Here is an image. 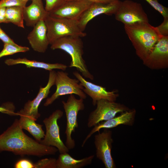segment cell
I'll list each match as a JSON object with an SVG mask.
<instances>
[{"label":"cell","instance_id":"484cf974","mask_svg":"<svg viewBox=\"0 0 168 168\" xmlns=\"http://www.w3.org/2000/svg\"><path fill=\"white\" fill-rule=\"evenodd\" d=\"M45 4V8L49 13L56 9L67 0H44Z\"/></svg>","mask_w":168,"mask_h":168},{"label":"cell","instance_id":"e575fe53","mask_svg":"<svg viewBox=\"0 0 168 168\" xmlns=\"http://www.w3.org/2000/svg\"></svg>","mask_w":168,"mask_h":168},{"label":"cell","instance_id":"277c9868","mask_svg":"<svg viewBox=\"0 0 168 168\" xmlns=\"http://www.w3.org/2000/svg\"><path fill=\"white\" fill-rule=\"evenodd\" d=\"M44 22L50 45L56 40L64 37L73 36L82 38L86 35L80 28L77 20L55 17L49 15Z\"/></svg>","mask_w":168,"mask_h":168},{"label":"cell","instance_id":"44dd1931","mask_svg":"<svg viewBox=\"0 0 168 168\" xmlns=\"http://www.w3.org/2000/svg\"><path fill=\"white\" fill-rule=\"evenodd\" d=\"M94 157L92 155L77 160L68 153L60 154L56 159V168H82L90 165Z\"/></svg>","mask_w":168,"mask_h":168},{"label":"cell","instance_id":"4316f807","mask_svg":"<svg viewBox=\"0 0 168 168\" xmlns=\"http://www.w3.org/2000/svg\"><path fill=\"white\" fill-rule=\"evenodd\" d=\"M28 1L22 0H1L0 8L18 6L23 7L26 6Z\"/></svg>","mask_w":168,"mask_h":168},{"label":"cell","instance_id":"9a60e30c","mask_svg":"<svg viewBox=\"0 0 168 168\" xmlns=\"http://www.w3.org/2000/svg\"><path fill=\"white\" fill-rule=\"evenodd\" d=\"M136 111L135 109L129 110L121 113L119 115L108 120L101 122L93 127L84 140L82 147H83L87 140L97 132H99L101 129H110L120 125L133 126L135 120Z\"/></svg>","mask_w":168,"mask_h":168},{"label":"cell","instance_id":"d6986e66","mask_svg":"<svg viewBox=\"0 0 168 168\" xmlns=\"http://www.w3.org/2000/svg\"><path fill=\"white\" fill-rule=\"evenodd\" d=\"M168 58V36H163L144 60L150 63L167 62Z\"/></svg>","mask_w":168,"mask_h":168},{"label":"cell","instance_id":"30bf717a","mask_svg":"<svg viewBox=\"0 0 168 168\" xmlns=\"http://www.w3.org/2000/svg\"><path fill=\"white\" fill-rule=\"evenodd\" d=\"M111 131L104 129L101 133L95 135L94 143L96 157L103 163L106 168L116 167L111 154L113 140Z\"/></svg>","mask_w":168,"mask_h":168},{"label":"cell","instance_id":"6da1fadb","mask_svg":"<svg viewBox=\"0 0 168 168\" xmlns=\"http://www.w3.org/2000/svg\"><path fill=\"white\" fill-rule=\"evenodd\" d=\"M12 152L16 155L40 157L54 155L58 151L56 147L42 144L26 135L16 119L7 129L0 134V152Z\"/></svg>","mask_w":168,"mask_h":168},{"label":"cell","instance_id":"ac0fdd59","mask_svg":"<svg viewBox=\"0 0 168 168\" xmlns=\"http://www.w3.org/2000/svg\"><path fill=\"white\" fill-rule=\"evenodd\" d=\"M5 63L11 66L18 64L25 65L27 68H40L49 71L54 69H58L65 71L68 68L66 65L60 63H50L34 60H30L26 58H18L16 59L8 58L5 61Z\"/></svg>","mask_w":168,"mask_h":168},{"label":"cell","instance_id":"e0dca14e","mask_svg":"<svg viewBox=\"0 0 168 168\" xmlns=\"http://www.w3.org/2000/svg\"><path fill=\"white\" fill-rule=\"evenodd\" d=\"M49 15L42 0H32L30 5L23 8L24 20L28 27H33L39 21H44Z\"/></svg>","mask_w":168,"mask_h":168},{"label":"cell","instance_id":"7a4b0ae2","mask_svg":"<svg viewBox=\"0 0 168 168\" xmlns=\"http://www.w3.org/2000/svg\"><path fill=\"white\" fill-rule=\"evenodd\" d=\"M126 34L136 50L137 54L144 60L163 36L156 27L147 22L124 26Z\"/></svg>","mask_w":168,"mask_h":168},{"label":"cell","instance_id":"4fadbf2b","mask_svg":"<svg viewBox=\"0 0 168 168\" xmlns=\"http://www.w3.org/2000/svg\"><path fill=\"white\" fill-rule=\"evenodd\" d=\"M56 72L53 70L49 71V79L44 87L40 86L39 92L32 100H28L25 104L23 109L20 111L36 121L40 116L38 112V107L42 100L48 97L51 87L55 85Z\"/></svg>","mask_w":168,"mask_h":168},{"label":"cell","instance_id":"52a82bcc","mask_svg":"<svg viewBox=\"0 0 168 168\" xmlns=\"http://www.w3.org/2000/svg\"><path fill=\"white\" fill-rule=\"evenodd\" d=\"M63 114L61 110H57L43 120L46 133L44 138L39 142L44 145L56 147L60 154L68 153L69 151L60 138L59 128L57 123Z\"/></svg>","mask_w":168,"mask_h":168},{"label":"cell","instance_id":"8992f818","mask_svg":"<svg viewBox=\"0 0 168 168\" xmlns=\"http://www.w3.org/2000/svg\"><path fill=\"white\" fill-rule=\"evenodd\" d=\"M62 103L66 118V126L65 133L66 136L65 145L69 150L73 149L75 146V140L72 135L78 127L77 115L80 111L84 110L85 106L84 100L77 99L74 94L70 95L67 101Z\"/></svg>","mask_w":168,"mask_h":168},{"label":"cell","instance_id":"8fae6325","mask_svg":"<svg viewBox=\"0 0 168 168\" xmlns=\"http://www.w3.org/2000/svg\"><path fill=\"white\" fill-rule=\"evenodd\" d=\"M93 2L83 0H69L49 13L50 16L78 20Z\"/></svg>","mask_w":168,"mask_h":168},{"label":"cell","instance_id":"603a6c76","mask_svg":"<svg viewBox=\"0 0 168 168\" xmlns=\"http://www.w3.org/2000/svg\"><path fill=\"white\" fill-rule=\"evenodd\" d=\"M30 50L29 48L10 43H4L3 47L0 52V58L20 52H25Z\"/></svg>","mask_w":168,"mask_h":168},{"label":"cell","instance_id":"83f0119b","mask_svg":"<svg viewBox=\"0 0 168 168\" xmlns=\"http://www.w3.org/2000/svg\"><path fill=\"white\" fill-rule=\"evenodd\" d=\"M14 106L9 103H6L2 106H0V112L10 115H18L14 112Z\"/></svg>","mask_w":168,"mask_h":168},{"label":"cell","instance_id":"d4e9b609","mask_svg":"<svg viewBox=\"0 0 168 168\" xmlns=\"http://www.w3.org/2000/svg\"><path fill=\"white\" fill-rule=\"evenodd\" d=\"M158 12L163 18L168 17V8L160 3L157 0H145Z\"/></svg>","mask_w":168,"mask_h":168},{"label":"cell","instance_id":"f1b7e54d","mask_svg":"<svg viewBox=\"0 0 168 168\" xmlns=\"http://www.w3.org/2000/svg\"><path fill=\"white\" fill-rule=\"evenodd\" d=\"M16 168H34V163L26 159H22L17 161L15 164Z\"/></svg>","mask_w":168,"mask_h":168},{"label":"cell","instance_id":"d6a6232c","mask_svg":"<svg viewBox=\"0 0 168 168\" xmlns=\"http://www.w3.org/2000/svg\"><path fill=\"white\" fill-rule=\"evenodd\" d=\"M88 1L92 2H98V3H109L112 2L119 0H83Z\"/></svg>","mask_w":168,"mask_h":168},{"label":"cell","instance_id":"ffe728a7","mask_svg":"<svg viewBox=\"0 0 168 168\" xmlns=\"http://www.w3.org/2000/svg\"><path fill=\"white\" fill-rule=\"evenodd\" d=\"M17 113L20 117L18 121L21 127L28 131L37 141L40 142L45 136L44 132L42 128L43 125L36 123L35 121L20 111Z\"/></svg>","mask_w":168,"mask_h":168},{"label":"cell","instance_id":"7c38bea8","mask_svg":"<svg viewBox=\"0 0 168 168\" xmlns=\"http://www.w3.org/2000/svg\"><path fill=\"white\" fill-rule=\"evenodd\" d=\"M120 2L119 0L109 3L93 2L78 20L81 29L84 31L88 23L99 15L102 14L108 15H114Z\"/></svg>","mask_w":168,"mask_h":168},{"label":"cell","instance_id":"ba28073f","mask_svg":"<svg viewBox=\"0 0 168 168\" xmlns=\"http://www.w3.org/2000/svg\"><path fill=\"white\" fill-rule=\"evenodd\" d=\"M96 105V108L90 113L88 116L87 125L89 128L114 118L118 113L129 110L123 104L105 99L98 100Z\"/></svg>","mask_w":168,"mask_h":168},{"label":"cell","instance_id":"5b68a950","mask_svg":"<svg viewBox=\"0 0 168 168\" xmlns=\"http://www.w3.org/2000/svg\"><path fill=\"white\" fill-rule=\"evenodd\" d=\"M55 85L56 90L50 97L46 99L44 104L45 106L52 104L59 97L64 95L75 94L83 100L87 97L83 91V87L79 80L77 78H70L68 73L63 71L56 72Z\"/></svg>","mask_w":168,"mask_h":168},{"label":"cell","instance_id":"9c48e42d","mask_svg":"<svg viewBox=\"0 0 168 168\" xmlns=\"http://www.w3.org/2000/svg\"><path fill=\"white\" fill-rule=\"evenodd\" d=\"M114 15L115 19L123 23L124 26L149 22L147 15L141 4L131 0L121 1Z\"/></svg>","mask_w":168,"mask_h":168},{"label":"cell","instance_id":"f546056e","mask_svg":"<svg viewBox=\"0 0 168 168\" xmlns=\"http://www.w3.org/2000/svg\"><path fill=\"white\" fill-rule=\"evenodd\" d=\"M156 27L161 35L168 36V17L164 18L163 22Z\"/></svg>","mask_w":168,"mask_h":168},{"label":"cell","instance_id":"3957f363","mask_svg":"<svg viewBox=\"0 0 168 168\" xmlns=\"http://www.w3.org/2000/svg\"><path fill=\"white\" fill-rule=\"evenodd\" d=\"M81 37L69 36L59 38L53 42L50 48L52 50L60 49L70 56L71 61L69 67L75 68L85 78L93 80V75L90 72L83 59V42Z\"/></svg>","mask_w":168,"mask_h":168},{"label":"cell","instance_id":"1f68e13d","mask_svg":"<svg viewBox=\"0 0 168 168\" xmlns=\"http://www.w3.org/2000/svg\"><path fill=\"white\" fill-rule=\"evenodd\" d=\"M6 7L0 8V23H8L6 17Z\"/></svg>","mask_w":168,"mask_h":168},{"label":"cell","instance_id":"7402d4cb","mask_svg":"<svg viewBox=\"0 0 168 168\" xmlns=\"http://www.w3.org/2000/svg\"><path fill=\"white\" fill-rule=\"evenodd\" d=\"M21 6H15L6 7V17L8 23L24 28L23 8Z\"/></svg>","mask_w":168,"mask_h":168},{"label":"cell","instance_id":"2e32d148","mask_svg":"<svg viewBox=\"0 0 168 168\" xmlns=\"http://www.w3.org/2000/svg\"><path fill=\"white\" fill-rule=\"evenodd\" d=\"M33 27V30L28 35L27 39L35 51L44 53L50 44L44 21H39Z\"/></svg>","mask_w":168,"mask_h":168},{"label":"cell","instance_id":"5bb4252c","mask_svg":"<svg viewBox=\"0 0 168 168\" xmlns=\"http://www.w3.org/2000/svg\"><path fill=\"white\" fill-rule=\"evenodd\" d=\"M73 74L83 87L85 93L92 99L94 106H95L97 102L100 100L114 101L116 100L118 95L115 91H108L105 88L87 81L77 71H74Z\"/></svg>","mask_w":168,"mask_h":168},{"label":"cell","instance_id":"cb8c5ba5","mask_svg":"<svg viewBox=\"0 0 168 168\" xmlns=\"http://www.w3.org/2000/svg\"><path fill=\"white\" fill-rule=\"evenodd\" d=\"M34 168H56V159L45 158L34 163Z\"/></svg>","mask_w":168,"mask_h":168},{"label":"cell","instance_id":"836d02e7","mask_svg":"<svg viewBox=\"0 0 168 168\" xmlns=\"http://www.w3.org/2000/svg\"><path fill=\"white\" fill-rule=\"evenodd\" d=\"M24 0V1H28L29 0ZM32 1V0H31Z\"/></svg>","mask_w":168,"mask_h":168},{"label":"cell","instance_id":"4dcf8cb0","mask_svg":"<svg viewBox=\"0 0 168 168\" xmlns=\"http://www.w3.org/2000/svg\"><path fill=\"white\" fill-rule=\"evenodd\" d=\"M0 40L3 43L15 44L16 43L0 27Z\"/></svg>","mask_w":168,"mask_h":168}]
</instances>
